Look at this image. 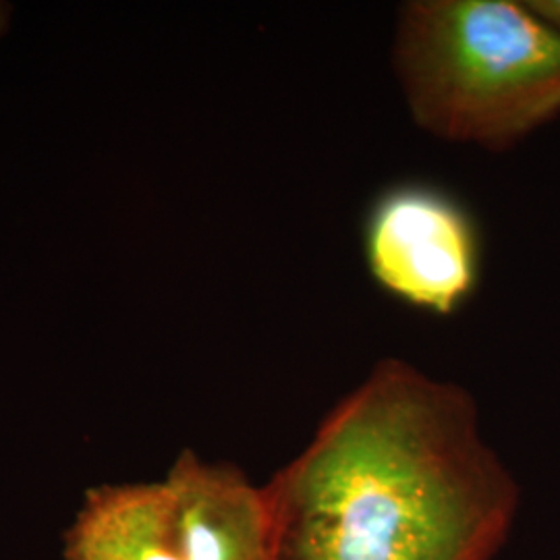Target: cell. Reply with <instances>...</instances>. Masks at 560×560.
I'll list each match as a JSON object with an SVG mask.
<instances>
[{"mask_svg": "<svg viewBox=\"0 0 560 560\" xmlns=\"http://www.w3.org/2000/svg\"><path fill=\"white\" fill-rule=\"evenodd\" d=\"M65 560H187L166 480L88 492L65 536Z\"/></svg>", "mask_w": 560, "mask_h": 560, "instance_id": "5b68a950", "label": "cell"}, {"mask_svg": "<svg viewBox=\"0 0 560 560\" xmlns=\"http://www.w3.org/2000/svg\"><path fill=\"white\" fill-rule=\"evenodd\" d=\"M395 59L418 125L444 140L502 150L560 115V30L527 2H409Z\"/></svg>", "mask_w": 560, "mask_h": 560, "instance_id": "7a4b0ae2", "label": "cell"}, {"mask_svg": "<svg viewBox=\"0 0 560 560\" xmlns=\"http://www.w3.org/2000/svg\"><path fill=\"white\" fill-rule=\"evenodd\" d=\"M264 497L272 560H494L520 509L469 393L400 360L340 400Z\"/></svg>", "mask_w": 560, "mask_h": 560, "instance_id": "6da1fadb", "label": "cell"}, {"mask_svg": "<svg viewBox=\"0 0 560 560\" xmlns=\"http://www.w3.org/2000/svg\"><path fill=\"white\" fill-rule=\"evenodd\" d=\"M540 18L560 30V0H532L527 2Z\"/></svg>", "mask_w": 560, "mask_h": 560, "instance_id": "8992f818", "label": "cell"}, {"mask_svg": "<svg viewBox=\"0 0 560 560\" xmlns=\"http://www.w3.org/2000/svg\"><path fill=\"white\" fill-rule=\"evenodd\" d=\"M365 254L386 291L436 314L455 312L478 279L474 224L434 189L386 194L370 214Z\"/></svg>", "mask_w": 560, "mask_h": 560, "instance_id": "3957f363", "label": "cell"}, {"mask_svg": "<svg viewBox=\"0 0 560 560\" xmlns=\"http://www.w3.org/2000/svg\"><path fill=\"white\" fill-rule=\"evenodd\" d=\"M164 480L177 501L187 560H272L264 488L237 467L183 451Z\"/></svg>", "mask_w": 560, "mask_h": 560, "instance_id": "277c9868", "label": "cell"}, {"mask_svg": "<svg viewBox=\"0 0 560 560\" xmlns=\"http://www.w3.org/2000/svg\"><path fill=\"white\" fill-rule=\"evenodd\" d=\"M7 15H9V11H7V7H4V4H0V34H2V30H4V25H7Z\"/></svg>", "mask_w": 560, "mask_h": 560, "instance_id": "52a82bcc", "label": "cell"}]
</instances>
